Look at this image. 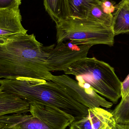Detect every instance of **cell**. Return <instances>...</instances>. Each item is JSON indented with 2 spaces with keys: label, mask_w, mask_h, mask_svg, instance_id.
I'll use <instances>...</instances> for the list:
<instances>
[{
  "label": "cell",
  "mask_w": 129,
  "mask_h": 129,
  "mask_svg": "<svg viewBox=\"0 0 129 129\" xmlns=\"http://www.w3.org/2000/svg\"><path fill=\"white\" fill-rule=\"evenodd\" d=\"M45 47L34 34L17 36L0 44V78L19 77L48 80L51 74Z\"/></svg>",
  "instance_id": "6da1fadb"
},
{
  "label": "cell",
  "mask_w": 129,
  "mask_h": 129,
  "mask_svg": "<svg viewBox=\"0 0 129 129\" xmlns=\"http://www.w3.org/2000/svg\"><path fill=\"white\" fill-rule=\"evenodd\" d=\"M0 91L19 96L31 103L54 107L78 119L88 116L89 108L69 95L50 80L19 77L1 79Z\"/></svg>",
  "instance_id": "7a4b0ae2"
},
{
  "label": "cell",
  "mask_w": 129,
  "mask_h": 129,
  "mask_svg": "<svg viewBox=\"0 0 129 129\" xmlns=\"http://www.w3.org/2000/svg\"><path fill=\"white\" fill-rule=\"evenodd\" d=\"M65 74L80 76L98 94L116 104L122 98V82L111 65L95 57H86L75 62Z\"/></svg>",
  "instance_id": "3957f363"
},
{
  "label": "cell",
  "mask_w": 129,
  "mask_h": 129,
  "mask_svg": "<svg viewBox=\"0 0 129 129\" xmlns=\"http://www.w3.org/2000/svg\"><path fill=\"white\" fill-rule=\"evenodd\" d=\"M56 25L57 44L67 41L77 45H114L111 27L88 18L70 17Z\"/></svg>",
  "instance_id": "277c9868"
},
{
  "label": "cell",
  "mask_w": 129,
  "mask_h": 129,
  "mask_svg": "<svg viewBox=\"0 0 129 129\" xmlns=\"http://www.w3.org/2000/svg\"><path fill=\"white\" fill-rule=\"evenodd\" d=\"M76 80L67 75L55 76L51 74L48 80L59 85L66 93L76 101L88 108H111L113 104L100 96L81 77L76 76Z\"/></svg>",
  "instance_id": "5b68a950"
},
{
  "label": "cell",
  "mask_w": 129,
  "mask_h": 129,
  "mask_svg": "<svg viewBox=\"0 0 129 129\" xmlns=\"http://www.w3.org/2000/svg\"><path fill=\"white\" fill-rule=\"evenodd\" d=\"M92 46L77 45L70 41L58 43L45 47L47 52V67L50 72L64 71L69 66L81 59L87 57Z\"/></svg>",
  "instance_id": "8992f818"
},
{
  "label": "cell",
  "mask_w": 129,
  "mask_h": 129,
  "mask_svg": "<svg viewBox=\"0 0 129 129\" xmlns=\"http://www.w3.org/2000/svg\"><path fill=\"white\" fill-rule=\"evenodd\" d=\"M30 112L53 129H66L75 120L72 115L58 108L35 103L30 104Z\"/></svg>",
  "instance_id": "52a82bcc"
},
{
  "label": "cell",
  "mask_w": 129,
  "mask_h": 129,
  "mask_svg": "<svg viewBox=\"0 0 129 129\" xmlns=\"http://www.w3.org/2000/svg\"><path fill=\"white\" fill-rule=\"evenodd\" d=\"M21 21L19 8L0 9V44L27 34Z\"/></svg>",
  "instance_id": "ba28073f"
},
{
  "label": "cell",
  "mask_w": 129,
  "mask_h": 129,
  "mask_svg": "<svg viewBox=\"0 0 129 129\" xmlns=\"http://www.w3.org/2000/svg\"><path fill=\"white\" fill-rule=\"evenodd\" d=\"M53 129L38 118L27 114L0 116V129Z\"/></svg>",
  "instance_id": "9c48e42d"
},
{
  "label": "cell",
  "mask_w": 129,
  "mask_h": 129,
  "mask_svg": "<svg viewBox=\"0 0 129 129\" xmlns=\"http://www.w3.org/2000/svg\"><path fill=\"white\" fill-rule=\"evenodd\" d=\"M30 103L14 94L0 91V116L8 114H27Z\"/></svg>",
  "instance_id": "30bf717a"
},
{
  "label": "cell",
  "mask_w": 129,
  "mask_h": 129,
  "mask_svg": "<svg viewBox=\"0 0 129 129\" xmlns=\"http://www.w3.org/2000/svg\"><path fill=\"white\" fill-rule=\"evenodd\" d=\"M88 117L94 129H114L117 123L111 112L101 108L89 109Z\"/></svg>",
  "instance_id": "8fae6325"
},
{
  "label": "cell",
  "mask_w": 129,
  "mask_h": 129,
  "mask_svg": "<svg viewBox=\"0 0 129 129\" xmlns=\"http://www.w3.org/2000/svg\"><path fill=\"white\" fill-rule=\"evenodd\" d=\"M111 28L115 36L129 33V5L127 0H122L117 6Z\"/></svg>",
  "instance_id": "7c38bea8"
},
{
  "label": "cell",
  "mask_w": 129,
  "mask_h": 129,
  "mask_svg": "<svg viewBox=\"0 0 129 129\" xmlns=\"http://www.w3.org/2000/svg\"><path fill=\"white\" fill-rule=\"evenodd\" d=\"M46 12L57 23L70 17L67 0H43Z\"/></svg>",
  "instance_id": "4fadbf2b"
},
{
  "label": "cell",
  "mask_w": 129,
  "mask_h": 129,
  "mask_svg": "<svg viewBox=\"0 0 129 129\" xmlns=\"http://www.w3.org/2000/svg\"><path fill=\"white\" fill-rule=\"evenodd\" d=\"M71 17L86 18L87 13L95 4H100V0H67Z\"/></svg>",
  "instance_id": "5bb4252c"
},
{
  "label": "cell",
  "mask_w": 129,
  "mask_h": 129,
  "mask_svg": "<svg viewBox=\"0 0 129 129\" xmlns=\"http://www.w3.org/2000/svg\"><path fill=\"white\" fill-rule=\"evenodd\" d=\"M101 3L94 5L91 8L87 13L86 18L111 27L113 20V14L105 13L102 9Z\"/></svg>",
  "instance_id": "9a60e30c"
},
{
  "label": "cell",
  "mask_w": 129,
  "mask_h": 129,
  "mask_svg": "<svg viewBox=\"0 0 129 129\" xmlns=\"http://www.w3.org/2000/svg\"><path fill=\"white\" fill-rule=\"evenodd\" d=\"M111 113L117 123H129V92Z\"/></svg>",
  "instance_id": "2e32d148"
},
{
  "label": "cell",
  "mask_w": 129,
  "mask_h": 129,
  "mask_svg": "<svg viewBox=\"0 0 129 129\" xmlns=\"http://www.w3.org/2000/svg\"><path fill=\"white\" fill-rule=\"evenodd\" d=\"M69 126V129H94L88 116L75 120Z\"/></svg>",
  "instance_id": "e0dca14e"
},
{
  "label": "cell",
  "mask_w": 129,
  "mask_h": 129,
  "mask_svg": "<svg viewBox=\"0 0 129 129\" xmlns=\"http://www.w3.org/2000/svg\"><path fill=\"white\" fill-rule=\"evenodd\" d=\"M22 0H0V9L19 8Z\"/></svg>",
  "instance_id": "ac0fdd59"
},
{
  "label": "cell",
  "mask_w": 129,
  "mask_h": 129,
  "mask_svg": "<svg viewBox=\"0 0 129 129\" xmlns=\"http://www.w3.org/2000/svg\"><path fill=\"white\" fill-rule=\"evenodd\" d=\"M114 4L115 3L111 2V0H104L101 1V5L103 11L105 13L111 14L116 10L117 6H115Z\"/></svg>",
  "instance_id": "d6986e66"
},
{
  "label": "cell",
  "mask_w": 129,
  "mask_h": 129,
  "mask_svg": "<svg viewBox=\"0 0 129 129\" xmlns=\"http://www.w3.org/2000/svg\"><path fill=\"white\" fill-rule=\"evenodd\" d=\"M129 92V74L122 82V98L125 97Z\"/></svg>",
  "instance_id": "ffe728a7"
},
{
  "label": "cell",
  "mask_w": 129,
  "mask_h": 129,
  "mask_svg": "<svg viewBox=\"0 0 129 129\" xmlns=\"http://www.w3.org/2000/svg\"><path fill=\"white\" fill-rule=\"evenodd\" d=\"M114 129H129V123H117Z\"/></svg>",
  "instance_id": "44dd1931"
},
{
  "label": "cell",
  "mask_w": 129,
  "mask_h": 129,
  "mask_svg": "<svg viewBox=\"0 0 129 129\" xmlns=\"http://www.w3.org/2000/svg\"><path fill=\"white\" fill-rule=\"evenodd\" d=\"M127 2H128V4L129 5V0H127Z\"/></svg>",
  "instance_id": "7402d4cb"
},
{
  "label": "cell",
  "mask_w": 129,
  "mask_h": 129,
  "mask_svg": "<svg viewBox=\"0 0 129 129\" xmlns=\"http://www.w3.org/2000/svg\"><path fill=\"white\" fill-rule=\"evenodd\" d=\"M13 129V128H5V129Z\"/></svg>",
  "instance_id": "603a6c76"
},
{
  "label": "cell",
  "mask_w": 129,
  "mask_h": 129,
  "mask_svg": "<svg viewBox=\"0 0 129 129\" xmlns=\"http://www.w3.org/2000/svg\"><path fill=\"white\" fill-rule=\"evenodd\" d=\"M101 1H104V0H100Z\"/></svg>",
  "instance_id": "cb8c5ba5"
}]
</instances>
